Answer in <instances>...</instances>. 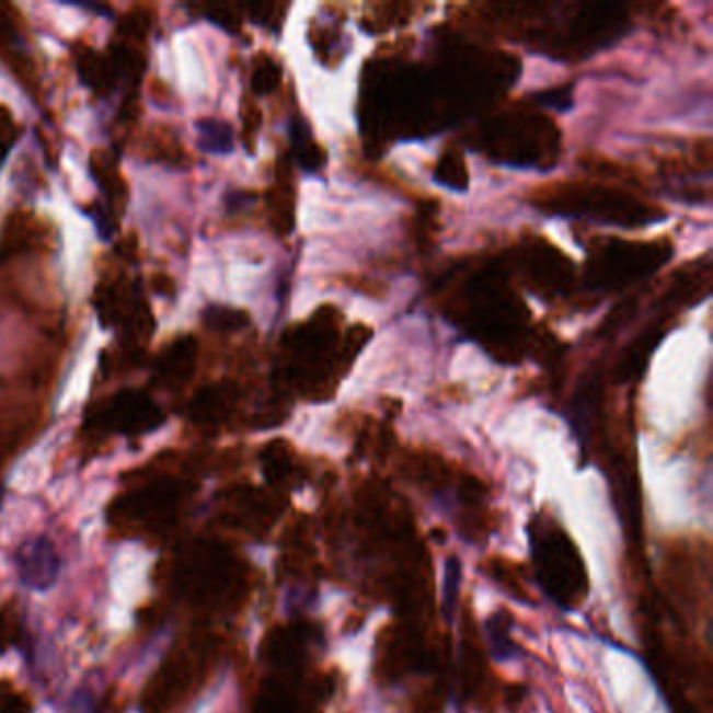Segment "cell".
Segmentation results:
<instances>
[{
  "label": "cell",
  "mask_w": 713,
  "mask_h": 713,
  "mask_svg": "<svg viewBox=\"0 0 713 713\" xmlns=\"http://www.w3.org/2000/svg\"><path fill=\"white\" fill-rule=\"evenodd\" d=\"M197 147L209 156H229L234 149V130L220 117H204L197 122Z\"/></svg>",
  "instance_id": "ac0fdd59"
},
{
  "label": "cell",
  "mask_w": 713,
  "mask_h": 713,
  "mask_svg": "<svg viewBox=\"0 0 713 713\" xmlns=\"http://www.w3.org/2000/svg\"><path fill=\"white\" fill-rule=\"evenodd\" d=\"M18 124L7 107H0V165L7 161L18 142Z\"/></svg>",
  "instance_id": "83f0119b"
},
{
  "label": "cell",
  "mask_w": 713,
  "mask_h": 713,
  "mask_svg": "<svg viewBox=\"0 0 713 713\" xmlns=\"http://www.w3.org/2000/svg\"><path fill=\"white\" fill-rule=\"evenodd\" d=\"M671 255L669 245L613 241L602 248L590 264V285L597 289H620L653 275Z\"/></svg>",
  "instance_id": "8992f818"
},
{
  "label": "cell",
  "mask_w": 713,
  "mask_h": 713,
  "mask_svg": "<svg viewBox=\"0 0 713 713\" xmlns=\"http://www.w3.org/2000/svg\"><path fill=\"white\" fill-rule=\"evenodd\" d=\"M30 239H32L30 220L22 214H13L7 220V227L0 239V262H9L15 255L25 252L30 248Z\"/></svg>",
  "instance_id": "44dd1931"
},
{
  "label": "cell",
  "mask_w": 713,
  "mask_h": 713,
  "mask_svg": "<svg viewBox=\"0 0 713 713\" xmlns=\"http://www.w3.org/2000/svg\"><path fill=\"white\" fill-rule=\"evenodd\" d=\"M9 32H11V23H9V20L0 13V41H2L4 36H9Z\"/></svg>",
  "instance_id": "d6a6232c"
},
{
  "label": "cell",
  "mask_w": 713,
  "mask_h": 713,
  "mask_svg": "<svg viewBox=\"0 0 713 713\" xmlns=\"http://www.w3.org/2000/svg\"><path fill=\"white\" fill-rule=\"evenodd\" d=\"M710 294V268L697 271V273H685L678 276L667 294L666 303L669 306H692L699 303V299Z\"/></svg>",
  "instance_id": "d6986e66"
},
{
  "label": "cell",
  "mask_w": 713,
  "mask_h": 713,
  "mask_svg": "<svg viewBox=\"0 0 713 713\" xmlns=\"http://www.w3.org/2000/svg\"><path fill=\"white\" fill-rule=\"evenodd\" d=\"M600 391H602V383L597 368L588 370L575 388L572 418H574L575 436L579 439L582 448L588 446L590 437L595 434L598 409H600Z\"/></svg>",
  "instance_id": "4fadbf2b"
},
{
  "label": "cell",
  "mask_w": 713,
  "mask_h": 713,
  "mask_svg": "<svg viewBox=\"0 0 713 713\" xmlns=\"http://www.w3.org/2000/svg\"><path fill=\"white\" fill-rule=\"evenodd\" d=\"M197 352H199V345H197V340L191 335L176 337L172 344L168 345L158 360V367H156L161 383L165 388H181L183 383H186L195 372Z\"/></svg>",
  "instance_id": "9a60e30c"
},
{
  "label": "cell",
  "mask_w": 713,
  "mask_h": 713,
  "mask_svg": "<svg viewBox=\"0 0 713 713\" xmlns=\"http://www.w3.org/2000/svg\"><path fill=\"white\" fill-rule=\"evenodd\" d=\"M204 662V648L195 643L176 648L153 678L151 689L147 690V710L151 713L165 712L183 701L186 692H191L199 680L197 676L202 674Z\"/></svg>",
  "instance_id": "9c48e42d"
},
{
  "label": "cell",
  "mask_w": 713,
  "mask_h": 713,
  "mask_svg": "<svg viewBox=\"0 0 713 713\" xmlns=\"http://www.w3.org/2000/svg\"><path fill=\"white\" fill-rule=\"evenodd\" d=\"M531 99H533V103H538L547 110H552L556 114H565L574 107V84H563V87L536 92Z\"/></svg>",
  "instance_id": "484cf974"
},
{
  "label": "cell",
  "mask_w": 713,
  "mask_h": 713,
  "mask_svg": "<svg viewBox=\"0 0 713 713\" xmlns=\"http://www.w3.org/2000/svg\"><path fill=\"white\" fill-rule=\"evenodd\" d=\"M529 536L533 567L544 590L563 607L579 605L586 597L588 584L582 556L572 538L549 515L533 519Z\"/></svg>",
  "instance_id": "6da1fadb"
},
{
  "label": "cell",
  "mask_w": 713,
  "mask_h": 713,
  "mask_svg": "<svg viewBox=\"0 0 713 713\" xmlns=\"http://www.w3.org/2000/svg\"><path fill=\"white\" fill-rule=\"evenodd\" d=\"M186 483L176 480H160L117 498L114 513L117 524L137 528H160L170 521L183 503Z\"/></svg>",
  "instance_id": "ba28073f"
},
{
  "label": "cell",
  "mask_w": 713,
  "mask_h": 713,
  "mask_svg": "<svg viewBox=\"0 0 713 713\" xmlns=\"http://www.w3.org/2000/svg\"><path fill=\"white\" fill-rule=\"evenodd\" d=\"M30 703L9 682H0V713H30Z\"/></svg>",
  "instance_id": "f1b7e54d"
},
{
  "label": "cell",
  "mask_w": 713,
  "mask_h": 713,
  "mask_svg": "<svg viewBox=\"0 0 713 713\" xmlns=\"http://www.w3.org/2000/svg\"><path fill=\"white\" fill-rule=\"evenodd\" d=\"M163 423V413L149 393L122 390L105 400L89 418V425L122 436H142L156 432Z\"/></svg>",
  "instance_id": "52a82bcc"
},
{
  "label": "cell",
  "mask_w": 713,
  "mask_h": 713,
  "mask_svg": "<svg viewBox=\"0 0 713 713\" xmlns=\"http://www.w3.org/2000/svg\"><path fill=\"white\" fill-rule=\"evenodd\" d=\"M434 181L439 186H446L457 193L469 188V170H467L464 158L460 156L459 151H446L439 158L436 170H434Z\"/></svg>",
  "instance_id": "7402d4cb"
},
{
  "label": "cell",
  "mask_w": 713,
  "mask_h": 713,
  "mask_svg": "<svg viewBox=\"0 0 713 713\" xmlns=\"http://www.w3.org/2000/svg\"><path fill=\"white\" fill-rule=\"evenodd\" d=\"M92 174L107 195H115L119 191V176L115 172V161L107 153L92 156Z\"/></svg>",
  "instance_id": "4316f807"
},
{
  "label": "cell",
  "mask_w": 713,
  "mask_h": 713,
  "mask_svg": "<svg viewBox=\"0 0 713 713\" xmlns=\"http://www.w3.org/2000/svg\"><path fill=\"white\" fill-rule=\"evenodd\" d=\"M78 73L80 80L96 92H110L114 89L115 71L110 57L99 55L94 48H82L78 53Z\"/></svg>",
  "instance_id": "e0dca14e"
},
{
  "label": "cell",
  "mask_w": 713,
  "mask_h": 713,
  "mask_svg": "<svg viewBox=\"0 0 713 713\" xmlns=\"http://www.w3.org/2000/svg\"><path fill=\"white\" fill-rule=\"evenodd\" d=\"M482 142L492 160L515 168H542L559 153V133L540 115H503L485 126Z\"/></svg>",
  "instance_id": "7a4b0ae2"
},
{
  "label": "cell",
  "mask_w": 713,
  "mask_h": 713,
  "mask_svg": "<svg viewBox=\"0 0 713 713\" xmlns=\"http://www.w3.org/2000/svg\"><path fill=\"white\" fill-rule=\"evenodd\" d=\"M237 395L239 393L232 383H211L191 398L188 418L204 427L220 425L232 413Z\"/></svg>",
  "instance_id": "5bb4252c"
},
{
  "label": "cell",
  "mask_w": 713,
  "mask_h": 713,
  "mask_svg": "<svg viewBox=\"0 0 713 713\" xmlns=\"http://www.w3.org/2000/svg\"><path fill=\"white\" fill-rule=\"evenodd\" d=\"M202 319H204L207 329L218 331V333L241 331L243 326L250 324L248 312L237 310V308H229V306H207Z\"/></svg>",
  "instance_id": "603a6c76"
},
{
  "label": "cell",
  "mask_w": 713,
  "mask_h": 713,
  "mask_svg": "<svg viewBox=\"0 0 713 713\" xmlns=\"http://www.w3.org/2000/svg\"><path fill=\"white\" fill-rule=\"evenodd\" d=\"M524 266L533 287L547 296L561 294L572 280V266L567 257L542 241L526 250Z\"/></svg>",
  "instance_id": "7c38bea8"
},
{
  "label": "cell",
  "mask_w": 713,
  "mask_h": 713,
  "mask_svg": "<svg viewBox=\"0 0 713 713\" xmlns=\"http://www.w3.org/2000/svg\"><path fill=\"white\" fill-rule=\"evenodd\" d=\"M18 628L20 623L13 620L7 611H0V653L18 643Z\"/></svg>",
  "instance_id": "4dcf8cb0"
},
{
  "label": "cell",
  "mask_w": 713,
  "mask_h": 713,
  "mask_svg": "<svg viewBox=\"0 0 713 713\" xmlns=\"http://www.w3.org/2000/svg\"><path fill=\"white\" fill-rule=\"evenodd\" d=\"M632 312H634V299H628L625 303H621V306H618V308H616V310L609 314V319H607V322L602 324L600 333H611V331H618L621 324H623V322L628 321V319L632 317Z\"/></svg>",
  "instance_id": "1f68e13d"
},
{
  "label": "cell",
  "mask_w": 713,
  "mask_h": 713,
  "mask_svg": "<svg viewBox=\"0 0 713 713\" xmlns=\"http://www.w3.org/2000/svg\"><path fill=\"white\" fill-rule=\"evenodd\" d=\"M467 310L471 331L501 347L519 340L528 317L524 303L506 289L501 276L492 273H483L469 283Z\"/></svg>",
  "instance_id": "277c9868"
},
{
  "label": "cell",
  "mask_w": 713,
  "mask_h": 713,
  "mask_svg": "<svg viewBox=\"0 0 713 713\" xmlns=\"http://www.w3.org/2000/svg\"><path fill=\"white\" fill-rule=\"evenodd\" d=\"M262 464H264V473L271 482H283L291 473V457H289L285 444L273 441L271 446H266V450L262 452Z\"/></svg>",
  "instance_id": "d4e9b609"
},
{
  "label": "cell",
  "mask_w": 713,
  "mask_h": 713,
  "mask_svg": "<svg viewBox=\"0 0 713 713\" xmlns=\"http://www.w3.org/2000/svg\"><path fill=\"white\" fill-rule=\"evenodd\" d=\"M15 567L23 586L45 593L59 577L61 559L55 544L45 536H38L20 544L15 552Z\"/></svg>",
  "instance_id": "8fae6325"
},
{
  "label": "cell",
  "mask_w": 713,
  "mask_h": 713,
  "mask_svg": "<svg viewBox=\"0 0 713 713\" xmlns=\"http://www.w3.org/2000/svg\"><path fill=\"white\" fill-rule=\"evenodd\" d=\"M664 335H666V329H662V326H651L648 331H644L643 335L625 349V354L618 365V381L628 383V381L639 379L646 368V363L651 360L655 347L664 340Z\"/></svg>",
  "instance_id": "2e32d148"
},
{
  "label": "cell",
  "mask_w": 713,
  "mask_h": 713,
  "mask_svg": "<svg viewBox=\"0 0 713 713\" xmlns=\"http://www.w3.org/2000/svg\"><path fill=\"white\" fill-rule=\"evenodd\" d=\"M554 214L588 218L600 225L636 229L662 220V211L644 206L632 195L602 186H570L544 204Z\"/></svg>",
  "instance_id": "5b68a950"
},
{
  "label": "cell",
  "mask_w": 713,
  "mask_h": 713,
  "mask_svg": "<svg viewBox=\"0 0 713 713\" xmlns=\"http://www.w3.org/2000/svg\"><path fill=\"white\" fill-rule=\"evenodd\" d=\"M289 133H291V142H294L296 158H298L301 170L319 172L326 158H324L321 147L314 142V138L310 135L308 124L303 119H299V117H294L291 126H289Z\"/></svg>",
  "instance_id": "ffe728a7"
},
{
  "label": "cell",
  "mask_w": 713,
  "mask_h": 713,
  "mask_svg": "<svg viewBox=\"0 0 713 713\" xmlns=\"http://www.w3.org/2000/svg\"><path fill=\"white\" fill-rule=\"evenodd\" d=\"M280 82V68L275 59L262 55L255 59L252 69V89L255 94L266 96L278 89Z\"/></svg>",
  "instance_id": "cb8c5ba5"
},
{
  "label": "cell",
  "mask_w": 713,
  "mask_h": 713,
  "mask_svg": "<svg viewBox=\"0 0 713 713\" xmlns=\"http://www.w3.org/2000/svg\"><path fill=\"white\" fill-rule=\"evenodd\" d=\"M172 584L184 600L204 607H218L237 593V563L220 547L195 544L176 559Z\"/></svg>",
  "instance_id": "3957f363"
},
{
  "label": "cell",
  "mask_w": 713,
  "mask_h": 713,
  "mask_svg": "<svg viewBox=\"0 0 713 713\" xmlns=\"http://www.w3.org/2000/svg\"><path fill=\"white\" fill-rule=\"evenodd\" d=\"M630 20L625 11L616 4H586L575 15L567 36L565 46L579 57L593 55L600 48L618 43L628 32Z\"/></svg>",
  "instance_id": "30bf717a"
},
{
  "label": "cell",
  "mask_w": 713,
  "mask_h": 713,
  "mask_svg": "<svg viewBox=\"0 0 713 713\" xmlns=\"http://www.w3.org/2000/svg\"><path fill=\"white\" fill-rule=\"evenodd\" d=\"M206 18L209 22L218 23L220 27L234 32L239 25V18L232 13L229 4H214V7H206Z\"/></svg>",
  "instance_id": "f546056e"
}]
</instances>
